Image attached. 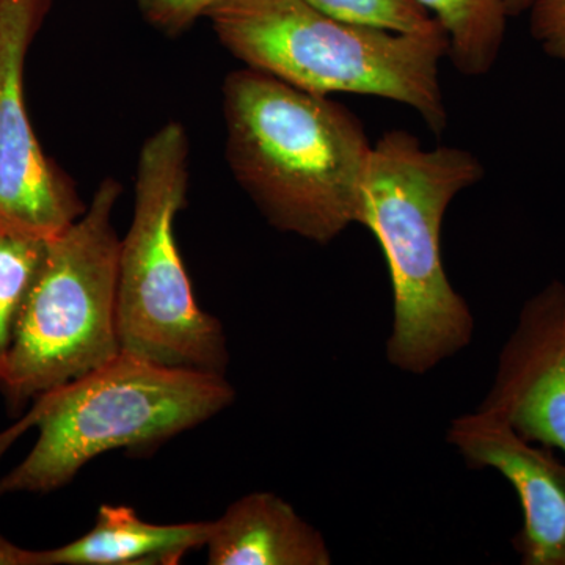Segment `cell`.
<instances>
[{
  "label": "cell",
  "instance_id": "cell-1",
  "mask_svg": "<svg viewBox=\"0 0 565 565\" xmlns=\"http://www.w3.org/2000/svg\"><path fill=\"white\" fill-rule=\"evenodd\" d=\"M222 95L226 161L274 228L327 245L359 225L373 141L352 110L247 66Z\"/></svg>",
  "mask_w": 565,
  "mask_h": 565
},
{
  "label": "cell",
  "instance_id": "cell-2",
  "mask_svg": "<svg viewBox=\"0 0 565 565\" xmlns=\"http://www.w3.org/2000/svg\"><path fill=\"white\" fill-rule=\"evenodd\" d=\"M482 178L473 152L424 148L404 129L373 143L359 225L374 234L388 266L393 321L385 352L403 373H430L473 340V315L446 274L441 230L457 195Z\"/></svg>",
  "mask_w": 565,
  "mask_h": 565
},
{
  "label": "cell",
  "instance_id": "cell-3",
  "mask_svg": "<svg viewBox=\"0 0 565 565\" xmlns=\"http://www.w3.org/2000/svg\"><path fill=\"white\" fill-rule=\"evenodd\" d=\"M225 374L167 366L131 353L36 397L0 434V457L32 427L28 457L0 478V497L55 492L88 462L115 449H148L191 430L233 403Z\"/></svg>",
  "mask_w": 565,
  "mask_h": 565
},
{
  "label": "cell",
  "instance_id": "cell-4",
  "mask_svg": "<svg viewBox=\"0 0 565 565\" xmlns=\"http://www.w3.org/2000/svg\"><path fill=\"white\" fill-rule=\"evenodd\" d=\"M206 18L225 50L315 95H360L411 107L440 136L448 109L440 65L445 31L403 35L345 24L307 0H217Z\"/></svg>",
  "mask_w": 565,
  "mask_h": 565
},
{
  "label": "cell",
  "instance_id": "cell-5",
  "mask_svg": "<svg viewBox=\"0 0 565 565\" xmlns=\"http://www.w3.org/2000/svg\"><path fill=\"white\" fill-rule=\"evenodd\" d=\"M120 191V184L107 178L84 214L47 239L0 377V390L13 412L121 352L117 332L121 239L114 226Z\"/></svg>",
  "mask_w": 565,
  "mask_h": 565
},
{
  "label": "cell",
  "instance_id": "cell-6",
  "mask_svg": "<svg viewBox=\"0 0 565 565\" xmlns=\"http://www.w3.org/2000/svg\"><path fill=\"white\" fill-rule=\"evenodd\" d=\"M188 189V132L167 122L137 161L132 222L118 258V340L121 352L150 362L225 374V332L196 303L174 234Z\"/></svg>",
  "mask_w": 565,
  "mask_h": 565
},
{
  "label": "cell",
  "instance_id": "cell-7",
  "mask_svg": "<svg viewBox=\"0 0 565 565\" xmlns=\"http://www.w3.org/2000/svg\"><path fill=\"white\" fill-rule=\"evenodd\" d=\"M52 0H0V223L51 239L84 214L73 182L44 156L24 102V63Z\"/></svg>",
  "mask_w": 565,
  "mask_h": 565
},
{
  "label": "cell",
  "instance_id": "cell-8",
  "mask_svg": "<svg viewBox=\"0 0 565 565\" xmlns=\"http://www.w3.org/2000/svg\"><path fill=\"white\" fill-rule=\"evenodd\" d=\"M531 444L565 452V285L553 280L526 300L479 405Z\"/></svg>",
  "mask_w": 565,
  "mask_h": 565
},
{
  "label": "cell",
  "instance_id": "cell-9",
  "mask_svg": "<svg viewBox=\"0 0 565 565\" xmlns=\"http://www.w3.org/2000/svg\"><path fill=\"white\" fill-rule=\"evenodd\" d=\"M448 441L470 467L498 471L514 487L523 511L514 537L522 564L565 565V463L481 407L452 419Z\"/></svg>",
  "mask_w": 565,
  "mask_h": 565
},
{
  "label": "cell",
  "instance_id": "cell-10",
  "mask_svg": "<svg viewBox=\"0 0 565 565\" xmlns=\"http://www.w3.org/2000/svg\"><path fill=\"white\" fill-rule=\"evenodd\" d=\"M206 550L211 565L332 564L321 531L270 492L248 493L228 505L211 523Z\"/></svg>",
  "mask_w": 565,
  "mask_h": 565
},
{
  "label": "cell",
  "instance_id": "cell-11",
  "mask_svg": "<svg viewBox=\"0 0 565 565\" xmlns=\"http://www.w3.org/2000/svg\"><path fill=\"white\" fill-rule=\"evenodd\" d=\"M211 523L156 525L129 505L103 504L90 531L70 544L36 552V565H174L206 546Z\"/></svg>",
  "mask_w": 565,
  "mask_h": 565
},
{
  "label": "cell",
  "instance_id": "cell-12",
  "mask_svg": "<svg viewBox=\"0 0 565 565\" xmlns=\"http://www.w3.org/2000/svg\"><path fill=\"white\" fill-rule=\"evenodd\" d=\"M448 39V61L468 77L486 76L503 50L511 20L505 0H418Z\"/></svg>",
  "mask_w": 565,
  "mask_h": 565
},
{
  "label": "cell",
  "instance_id": "cell-13",
  "mask_svg": "<svg viewBox=\"0 0 565 565\" xmlns=\"http://www.w3.org/2000/svg\"><path fill=\"white\" fill-rule=\"evenodd\" d=\"M47 239L0 223V377L9 362L22 303L46 252Z\"/></svg>",
  "mask_w": 565,
  "mask_h": 565
},
{
  "label": "cell",
  "instance_id": "cell-14",
  "mask_svg": "<svg viewBox=\"0 0 565 565\" xmlns=\"http://www.w3.org/2000/svg\"><path fill=\"white\" fill-rule=\"evenodd\" d=\"M308 3L345 24L403 35L444 31L418 0H307Z\"/></svg>",
  "mask_w": 565,
  "mask_h": 565
},
{
  "label": "cell",
  "instance_id": "cell-15",
  "mask_svg": "<svg viewBox=\"0 0 565 565\" xmlns=\"http://www.w3.org/2000/svg\"><path fill=\"white\" fill-rule=\"evenodd\" d=\"M217 0H137L141 17L166 35L177 36L206 17Z\"/></svg>",
  "mask_w": 565,
  "mask_h": 565
},
{
  "label": "cell",
  "instance_id": "cell-16",
  "mask_svg": "<svg viewBox=\"0 0 565 565\" xmlns=\"http://www.w3.org/2000/svg\"><path fill=\"white\" fill-rule=\"evenodd\" d=\"M527 13L535 43L550 57L565 62V0H535Z\"/></svg>",
  "mask_w": 565,
  "mask_h": 565
},
{
  "label": "cell",
  "instance_id": "cell-17",
  "mask_svg": "<svg viewBox=\"0 0 565 565\" xmlns=\"http://www.w3.org/2000/svg\"><path fill=\"white\" fill-rule=\"evenodd\" d=\"M0 565H36V552L21 548L0 535Z\"/></svg>",
  "mask_w": 565,
  "mask_h": 565
},
{
  "label": "cell",
  "instance_id": "cell-18",
  "mask_svg": "<svg viewBox=\"0 0 565 565\" xmlns=\"http://www.w3.org/2000/svg\"><path fill=\"white\" fill-rule=\"evenodd\" d=\"M534 2L535 0H505L509 17L515 18L526 13L534 6Z\"/></svg>",
  "mask_w": 565,
  "mask_h": 565
}]
</instances>
